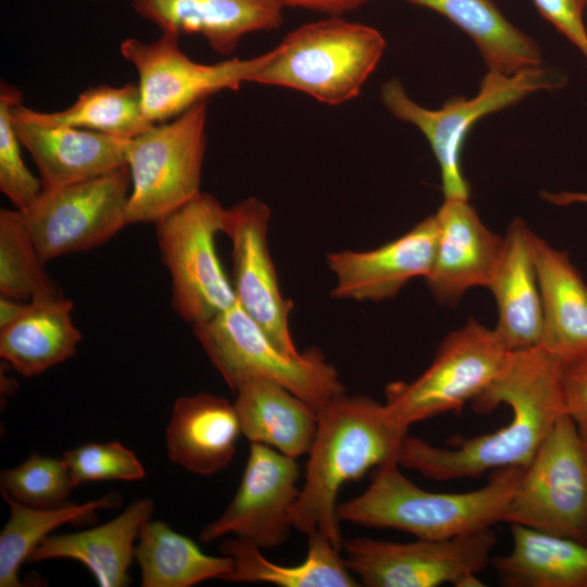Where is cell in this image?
Wrapping results in <instances>:
<instances>
[{
  "label": "cell",
  "instance_id": "3957f363",
  "mask_svg": "<svg viewBox=\"0 0 587 587\" xmlns=\"http://www.w3.org/2000/svg\"><path fill=\"white\" fill-rule=\"evenodd\" d=\"M525 467L494 470L479 489L430 492L402 474L397 461L377 467L369 487L337 508L339 520L440 540L478 532L502 521Z\"/></svg>",
  "mask_w": 587,
  "mask_h": 587
},
{
  "label": "cell",
  "instance_id": "30bf717a",
  "mask_svg": "<svg viewBox=\"0 0 587 587\" xmlns=\"http://www.w3.org/2000/svg\"><path fill=\"white\" fill-rule=\"evenodd\" d=\"M501 522L587 544V445L567 415L524 469Z\"/></svg>",
  "mask_w": 587,
  "mask_h": 587
},
{
  "label": "cell",
  "instance_id": "7402d4cb",
  "mask_svg": "<svg viewBox=\"0 0 587 587\" xmlns=\"http://www.w3.org/2000/svg\"><path fill=\"white\" fill-rule=\"evenodd\" d=\"M534 251L542 303L538 346L562 364L587 354V284L565 251L537 235Z\"/></svg>",
  "mask_w": 587,
  "mask_h": 587
},
{
  "label": "cell",
  "instance_id": "60d3db41",
  "mask_svg": "<svg viewBox=\"0 0 587 587\" xmlns=\"http://www.w3.org/2000/svg\"><path fill=\"white\" fill-rule=\"evenodd\" d=\"M89 1L102 2V1H110V0H89Z\"/></svg>",
  "mask_w": 587,
  "mask_h": 587
},
{
  "label": "cell",
  "instance_id": "d4e9b609",
  "mask_svg": "<svg viewBox=\"0 0 587 587\" xmlns=\"http://www.w3.org/2000/svg\"><path fill=\"white\" fill-rule=\"evenodd\" d=\"M65 297L32 300L23 313L0 328V355L23 376L38 375L76 353L82 334Z\"/></svg>",
  "mask_w": 587,
  "mask_h": 587
},
{
  "label": "cell",
  "instance_id": "2e32d148",
  "mask_svg": "<svg viewBox=\"0 0 587 587\" xmlns=\"http://www.w3.org/2000/svg\"><path fill=\"white\" fill-rule=\"evenodd\" d=\"M437 237V218L432 214L378 248L329 252L326 263L336 277L330 295L373 302L395 298L411 279L429 273Z\"/></svg>",
  "mask_w": 587,
  "mask_h": 587
},
{
  "label": "cell",
  "instance_id": "8d00e7d4",
  "mask_svg": "<svg viewBox=\"0 0 587 587\" xmlns=\"http://www.w3.org/2000/svg\"><path fill=\"white\" fill-rule=\"evenodd\" d=\"M564 414L587 445V354L561 364Z\"/></svg>",
  "mask_w": 587,
  "mask_h": 587
},
{
  "label": "cell",
  "instance_id": "cb8c5ba5",
  "mask_svg": "<svg viewBox=\"0 0 587 587\" xmlns=\"http://www.w3.org/2000/svg\"><path fill=\"white\" fill-rule=\"evenodd\" d=\"M241 435L288 457L308 454L315 437L317 411L282 385L249 378L235 390Z\"/></svg>",
  "mask_w": 587,
  "mask_h": 587
},
{
  "label": "cell",
  "instance_id": "7a4b0ae2",
  "mask_svg": "<svg viewBox=\"0 0 587 587\" xmlns=\"http://www.w3.org/2000/svg\"><path fill=\"white\" fill-rule=\"evenodd\" d=\"M303 486L292 509V527L320 532L341 550L337 514L341 486L372 467L397 461L409 427L398 423L384 403L341 394L317 411Z\"/></svg>",
  "mask_w": 587,
  "mask_h": 587
},
{
  "label": "cell",
  "instance_id": "d6986e66",
  "mask_svg": "<svg viewBox=\"0 0 587 587\" xmlns=\"http://www.w3.org/2000/svg\"><path fill=\"white\" fill-rule=\"evenodd\" d=\"M12 120L23 148L39 171L43 190L87 180L126 164L129 139L68 126H39L13 112Z\"/></svg>",
  "mask_w": 587,
  "mask_h": 587
},
{
  "label": "cell",
  "instance_id": "836d02e7",
  "mask_svg": "<svg viewBox=\"0 0 587 587\" xmlns=\"http://www.w3.org/2000/svg\"><path fill=\"white\" fill-rule=\"evenodd\" d=\"M23 102L22 92L8 82L0 84V190L15 209L29 208L43 187L26 166L22 143L12 120V110Z\"/></svg>",
  "mask_w": 587,
  "mask_h": 587
},
{
  "label": "cell",
  "instance_id": "83f0119b",
  "mask_svg": "<svg viewBox=\"0 0 587 587\" xmlns=\"http://www.w3.org/2000/svg\"><path fill=\"white\" fill-rule=\"evenodd\" d=\"M432 10L464 32L487 71L514 74L542 65L537 42L511 23L491 0H404Z\"/></svg>",
  "mask_w": 587,
  "mask_h": 587
},
{
  "label": "cell",
  "instance_id": "1f68e13d",
  "mask_svg": "<svg viewBox=\"0 0 587 587\" xmlns=\"http://www.w3.org/2000/svg\"><path fill=\"white\" fill-rule=\"evenodd\" d=\"M17 209L0 210V296L20 300L64 297L43 268Z\"/></svg>",
  "mask_w": 587,
  "mask_h": 587
},
{
  "label": "cell",
  "instance_id": "f1b7e54d",
  "mask_svg": "<svg viewBox=\"0 0 587 587\" xmlns=\"http://www.w3.org/2000/svg\"><path fill=\"white\" fill-rule=\"evenodd\" d=\"M135 559L142 587H190L232 572L233 559L204 553L189 537L163 521H146L138 535Z\"/></svg>",
  "mask_w": 587,
  "mask_h": 587
},
{
  "label": "cell",
  "instance_id": "9c48e42d",
  "mask_svg": "<svg viewBox=\"0 0 587 587\" xmlns=\"http://www.w3.org/2000/svg\"><path fill=\"white\" fill-rule=\"evenodd\" d=\"M511 352L495 328L470 320L445 337L434 360L417 378L388 384L384 404L407 427L460 410L494 383Z\"/></svg>",
  "mask_w": 587,
  "mask_h": 587
},
{
  "label": "cell",
  "instance_id": "ab89813d",
  "mask_svg": "<svg viewBox=\"0 0 587 587\" xmlns=\"http://www.w3.org/2000/svg\"><path fill=\"white\" fill-rule=\"evenodd\" d=\"M26 305L27 303L20 299L0 296V328L17 319Z\"/></svg>",
  "mask_w": 587,
  "mask_h": 587
},
{
  "label": "cell",
  "instance_id": "f35d334b",
  "mask_svg": "<svg viewBox=\"0 0 587 587\" xmlns=\"http://www.w3.org/2000/svg\"><path fill=\"white\" fill-rule=\"evenodd\" d=\"M541 198L547 202L558 205L567 207L572 204H587V191H570L562 190L557 192L542 191Z\"/></svg>",
  "mask_w": 587,
  "mask_h": 587
},
{
  "label": "cell",
  "instance_id": "603a6c76",
  "mask_svg": "<svg viewBox=\"0 0 587 587\" xmlns=\"http://www.w3.org/2000/svg\"><path fill=\"white\" fill-rule=\"evenodd\" d=\"M153 510L152 499H138L102 525L47 536L28 560H75L89 570L100 587H125L130 580L128 569L135 558V540Z\"/></svg>",
  "mask_w": 587,
  "mask_h": 587
},
{
  "label": "cell",
  "instance_id": "5b68a950",
  "mask_svg": "<svg viewBox=\"0 0 587 587\" xmlns=\"http://www.w3.org/2000/svg\"><path fill=\"white\" fill-rule=\"evenodd\" d=\"M565 83L562 73L542 65L514 74L487 71L475 96L451 97L440 108L428 109L415 102L399 79L391 78L383 84L380 100L392 116L415 126L426 138L439 166L444 199H470L462 150L473 126L532 93L558 90Z\"/></svg>",
  "mask_w": 587,
  "mask_h": 587
},
{
  "label": "cell",
  "instance_id": "44dd1931",
  "mask_svg": "<svg viewBox=\"0 0 587 587\" xmlns=\"http://www.w3.org/2000/svg\"><path fill=\"white\" fill-rule=\"evenodd\" d=\"M165 435L173 463L195 474L212 475L233 461L241 429L234 403L200 392L175 401Z\"/></svg>",
  "mask_w": 587,
  "mask_h": 587
},
{
  "label": "cell",
  "instance_id": "74e56055",
  "mask_svg": "<svg viewBox=\"0 0 587 587\" xmlns=\"http://www.w3.org/2000/svg\"><path fill=\"white\" fill-rule=\"evenodd\" d=\"M285 8H298L327 14L342 16L366 4L370 0H280Z\"/></svg>",
  "mask_w": 587,
  "mask_h": 587
},
{
  "label": "cell",
  "instance_id": "9a60e30c",
  "mask_svg": "<svg viewBox=\"0 0 587 587\" xmlns=\"http://www.w3.org/2000/svg\"><path fill=\"white\" fill-rule=\"evenodd\" d=\"M270 208L248 197L227 209L224 233L232 242L233 288L245 312L285 354L297 355L289 329L294 302L279 288L268 248Z\"/></svg>",
  "mask_w": 587,
  "mask_h": 587
},
{
  "label": "cell",
  "instance_id": "484cf974",
  "mask_svg": "<svg viewBox=\"0 0 587 587\" xmlns=\"http://www.w3.org/2000/svg\"><path fill=\"white\" fill-rule=\"evenodd\" d=\"M512 550L491 559L507 587H587V544L511 524Z\"/></svg>",
  "mask_w": 587,
  "mask_h": 587
},
{
  "label": "cell",
  "instance_id": "e575fe53",
  "mask_svg": "<svg viewBox=\"0 0 587 587\" xmlns=\"http://www.w3.org/2000/svg\"><path fill=\"white\" fill-rule=\"evenodd\" d=\"M74 487L97 480H139L146 471L136 454L117 441L88 442L63 454Z\"/></svg>",
  "mask_w": 587,
  "mask_h": 587
},
{
  "label": "cell",
  "instance_id": "ffe728a7",
  "mask_svg": "<svg viewBox=\"0 0 587 587\" xmlns=\"http://www.w3.org/2000/svg\"><path fill=\"white\" fill-rule=\"evenodd\" d=\"M535 235L515 217L504 235L501 259L488 286L498 310L496 333L510 351L537 347L542 303L535 261Z\"/></svg>",
  "mask_w": 587,
  "mask_h": 587
},
{
  "label": "cell",
  "instance_id": "ac0fdd59",
  "mask_svg": "<svg viewBox=\"0 0 587 587\" xmlns=\"http://www.w3.org/2000/svg\"><path fill=\"white\" fill-rule=\"evenodd\" d=\"M129 4L161 33L200 35L225 57L245 36L277 29L285 9L280 0H129Z\"/></svg>",
  "mask_w": 587,
  "mask_h": 587
},
{
  "label": "cell",
  "instance_id": "4fadbf2b",
  "mask_svg": "<svg viewBox=\"0 0 587 587\" xmlns=\"http://www.w3.org/2000/svg\"><path fill=\"white\" fill-rule=\"evenodd\" d=\"M497 544L491 527L448 539L416 538L394 542L369 537L342 540L345 561L361 585L367 587H460L491 561Z\"/></svg>",
  "mask_w": 587,
  "mask_h": 587
},
{
  "label": "cell",
  "instance_id": "8992f818",
  "mask_svg": "<svg viewBox=\"0 0 587 587\" xmlns=\"http://www.w3.org/2000/svg\"><path fill=\"white\" fill-rule=\"evenodd\" d=\"M192 330L233 392L249 378H264L282 385L316 411L346 392L337 370L319 348L297 355L283 353L238 302L193 325Z\"/></svg>",
  "mask_w": 587,
  "mask_h": 587
},
{
  "label": "cell",
  "instance_id": "d6a6232c",
  "mask_svg": "<svg viewBox=\"0 0 587 587\" xmlns=\"http://www.w3.org/2000/svg\"><path fill=\"white\" fill-rule=\"evenodd\" d=\"M3 499L27 507L51 509L71 503L74 488L63 459L43 457L33 452L23 463L1 472Z\"/></svg>",
  "mask_w": 587,
  "mask_h": 587
},
{
  "label": "cell",
  "instance_id": "4dcf8cb0",
  "mask_svg": "<svg viewBox=\"0 0 587 587\" xmlns=\"http://www.w3.org/2000/svg\"><path fill=\"white\" fill-rule=\"evenodd\" d=\"M10 517L0 533V586L20 587L21 565L29 559L33 550L53 529L66 523L90 520L99 509L120 507L122 499L116 492L82 504L68 503L58 508L40 509L4 499Z\"/></svg>",
  "mask_w": 587,
  "mask_h": 587
},
{
  "label": "cell",
  "instance_id": "8fae6325",
  "mask_svg": "<svg viewBox=\"0 0 587 587\" xmlns=\"http://www.w3.org/2000/svg\"><path fill=\"white\" fill-rule=\"evenodd\" d=\"M178 39L176 34L161 33L153 41L126 38L120 45L122 57L137 71L142 110L153 124L172 120L214 93L251 83L273 53L205 64L186 55Z\"/></svg>",
  "mask_w": 587,
  "mask_h": 587
},
{
  "label": "cell",
  "instance_id": "e0dca14e",
  "mask_svg": "<svg viewBox=\"0 0 587 587\" xmlns=\"http://www.w3.org/2000/svg\"><path fill=\"white\" fill-rule=\"evenodd\" d=\"M435 215L437 247L424 280L438 303L452 307L471 288H488L504 238L482 222L469 199H444Z\"/></svg>",
  "mask_w": 587,
  "mask_h": 587
},
{
  "label": "cell",
  "instance_id": "5bb4252c",
  "mask_svg": "<svg viewBox=\"0 0 587 587\" xmlns=\"http://www.w3.org/2000/svg\"><path fill=\"white\" fill-rule=\"evenodd\" d=\"M295 458L268 446L250 444L238 489L225 509L199 534L203 542L224 536L245 538L261 549L280 546L292 528V509L299 498Z\"/></svg>",
  "mask_w": 587,
  "mask_h": 587
},
{
  "label": "cell",
  "instance_id": "6da1fadb",
  "mask_svg": "<svg viewBox=\"0 0 587 587\" xmlns=\"http://www.w3.org/2000/svg\"><path fill=\"white\" fill-rule=\"evenodd\" d=\"M471 402L478 413L508 404L512 420L491 434L451 438V448L407 435L398 453L399 465L435 480L478 477L488 470L509 466L526 467L564 414L561 362L539 346L512 351L500 375Z\"/></svg>",
  "mask_w": 587,
  "mask_h": 587
},
{
  "label": "cell",
  "instance_id": "277c9868",
  "mask_svg": "<svg viewBox=\"0 0 587 587\" xmlns=\"http://www.w3.org/2000/svg\"><path fill=\"white\" fill-rule=\"evenodd\" d=\"M386 46L378 29L328 16L288 33L251 83L294 89L329 105L342 104L361 92Z\"/></svg>",
  "mask_w": 587,
  "mask_h": 587
},
{
  "label": "cell",
  "instance_id": "d590c367",
  "mask_svg": "<svg viewBox=\"0 0 587 587\" xmlns=\"http://www.w3.org/2000/svg\"><path fill=\"white\" fill-rule=\"evenodd\" d=\"M539 14L561 33L587 62V0H532Z\"/></svg>",
  "mask_w": 587,
  "mask_h": 587
},
{
  "label": "cell",
  "instance_id": "7c38bea8",
  "mask_svg": "<svg viewBox=\"0 0 587 587\" xmlns=\"http://www.w3.org/2000/svg\"><path fill=\"white\" fill-rule=\"evenodd\" d=\"M130 189L126 164L59 189H42L29 208L20 210L41 261L87 251L110 240L128 225Z\"/></svg>",
  "mask_w": 587,
  "mask_h": 587
},
{
  "label": "cell",
  "instance_id": "52a82bcc",
  "mask_svg": "<svg viewBox=\"0 0 587 587\" xmlns=\"http://www.w3.org/2000/svg\"><path fill=\"white\" fill-rule=\"evenodd\" d=\"M207 120L208 102L201 101L127 141L128 225L155 224L201 193Z\"/></svg>",
  "mask_w": 587,
  "mask_h": 587
},
{
  "label": "cell",
  "instance_id": "f546056e",
  "mask_svg": "<svg viewBox=\"0 0 587 587\" xmlns=\"http://www.w3.org/2000/svg\"><path fill=\"white\" fill-rule=\"evenodd\" d=\"M12 112L39 126H68L122 139H132L153 125L143 113L140 90L134 83L89 87L72 105L60 111L41 112L21 103Z\"/></svg>",
  "mask_w": 587,
  "mask_h": 587
},
{
  "label": "cell",
  "instance_id": "ba28073f",
  "mask_svg": "<svg viewBox=\"0 0 587 587\" xmlns=\"http://www.w3.org/2000/svg\"><path fill=\"white\" fill-rule=\"evenodd\" d=\"M226 212L214 196L201 191L155 223L161 260L172 282V305L192 326L237 302L216 251Z\"/></svg>",
  "mask_w": 587,
  "mask_h": 587
},
{
  "label": "cell",
  "instance_id": "4316f807",
  "mask_svg": "<svg viewBox=\"0 0 587 587\" xmlns=\"http://www.w3.org/2000/svg\"><path fill=\"white\" fill-rule=\"evenodd\" d=\"M308 536L303 562L280 565L266 559L251 541L232 537L223 540L220 552L233 559V570L223 577L230 583H267L280 587H355L359 580L332 541L315 530Z\"/></svg>",
  "mask_w": 587,
  "mask_h": 587
}]
</instances>
